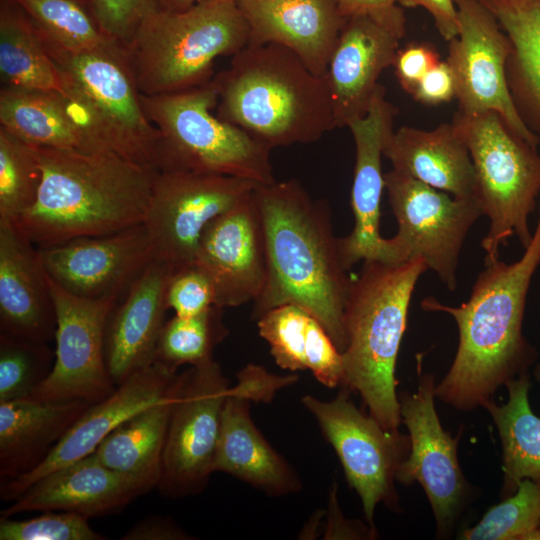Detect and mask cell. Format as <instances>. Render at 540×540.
I'll return each instance as SVG.
<instances>
[{"label":"cell","instance_id":"cell-1","mask_svg":"<svg viewBox=\"0 0 540 540\" xmlns=\"http://www.w3.org/2000/svg\"><path fill=\"white\" fill-rule=\"evenodd\" d=\"M540 264V210L533 237L513 263L484 259L467 301L449 306L434 297L421 301L425 311L450 314L457 323L459 344L453 363L435 387L442 402L471 411L493 399L497 389L527 373L536 349L522 332L526 298Z\"/></svg>","mask_w":540,"mask_h":540},{"label":"cell","instance_id":"cell-2","mask_svg":"<svg viewBox=\"0 0 540 540\" xmlns=\"http://www.w3.org/2000/svg\"><path fill=\"white\" fill-rule=\"evenodd\" d=\"M255 198L264 227L267 278L253 301L252 318L282 304L298 305L323 325L343 353L344 309L352 278L328 204L314 200L296 179L259 185Z\"/></svg>","mask_w":540,"mask_h":540},{"label":"cell","instance_id":"cell-3","mask_svg":"<svg viewBox=\"0 0 540 540\" xmlns=\"http://www.w3.org/2000/svg\"><path fill=\"white\" fill-rule=\"evenodd\" d=\"M34 148L41 185L13 223L38 248L144 223L158 171L110 151Z\"/></svg>","mask_w":540,"mask_h":540},{"label":"cell","instance_id":"cell-4","mask_svg":"<svg viewBox=\"0 0 540 540\" xmlns=\"http://www.w3.org/2000/svg\"><path fill=\"white\" fill-rule=\"evenodd\" d=\"M212 79L216 115L271 149L316 142L337 128L325 78L281 45H247Z\"/></svg>","mask_w":540,"mask_h":540},{"label":"cell","instance_id":"cell-5","mask_svg":"<svg viewBox=\"0 0 540 540\" xmlns=\"http://www.w3.org/2000/svg\"><path fill=\"white\" fill-rule=\"evenodd\" d=\"M428 269L418 257L403 263L364 260L352 278L345 309L347 345L341 386L358 393L388 431L402 423L395 368L416 283Z\"/></svg>","mask_w":540,"mask_h":540},{"label":"cell","instance_id":"cell-6","mask_svg":"<svg viewBox=\"0 0 540 540\" xmlns=\"http://www.w3.org/2000/svg\"><path fill=\"white\" fill-rule=\"evenodd\" d=\"M249 43L237 0H213L181 12L152 9L124 51L138 90L153 96L203 85L214 62Z\"/></svg>","mask_w":540,"mask_h":540},{"label":"cell","instance_id":"cell-7","mask_svg":"<svg viewBox=\"0 0 540 540\" xmlns=\"http://www.w3.org/2000/svg\"><path fill=\"white\" fill-rule=\"evenodd\" d=\"M141 102L161 136L159 171L183 170L275 182L272 149L212 113L218 102L209 82L187 90L143 95Z\"/></svg>","mask_w":540,"mask_h":540},{"label":"cell","instance_id":"cell-8","mask_svg":"<svg viewBox=\"0 0 540 540\" xmlns=\"http://www.w3.org/2000/svg\"><path fill=\"white\" fill-rule=\"evenodd\" d=\"M45 49L96 149L159 171L161 136L144 111L125 54Z\"/></svg>","mask_w":540,"mask_h":540},{"label":"cell","instance_id":"cell-9","mask_svg":"<svg viewBox=\"0 0 540 540\" xmlns=\"http://www.w3.org/2000/svg\"><path fill=\"white\" fill-rule=\"evenodd\" d=\"M475 171V195L489 218L482 239L484 259L499 258V248L515 236L525 249L532 240L529 217L540 193V155L519 138L499 114H456Z\"/></svg>","mask_w":540,"mask_h":540},{"label":"cell","instance_id":"cell-10","mask_svg":"<svg viewBox=\"0 0 540 540\" xmlns=\"http://www.w3.org/2000/svg\"><path fill=\"white\" fill-rule=\"evenodd\" d=\"M384 182L398 224L388 238L391 263L420 257L450 291L456 290L464 240L484 215L478 198L452 196L394 169L384 174Z\"/></svg>","mask_w":540,"mask_h":540},{"label":"cell","instance_id":"cell-11","mask_svg":"<svg viewBox=\"0 0 540 540\" xmlns=\"http://www.w3.org/2000/svg\"><path fill=\"white\" fill-rule=\"evenodd\" d=\"M230 387L214 359L179 374L156 488L162 496L186 497L206 487L214 473L222 412Z\"/></svg>","mask_w":540,"mask_h":540},{"label":"cell","instance_id":"cell-12","mask_svg":"<svg viewBox=\"0 0 540 540\" xmlns=\"http://www.w3.org/2000/svg\"><path fill=\"white\" fill-rule=\"evenodd\" d=\"M350 393L342 387L330 401L305 395L301 403L335 450L349 486L361 499L367 523L375 529L374 514L379 503L400 511L396 473L409 455L410 438L399 430H386L370 414H364Z\"/></svg>","mask_w":540,"mask_h":540},{"label":"cell","instance_id":"cell-13","mask_svg":"<svg viewBox=\"0 0 540 540\" xmlns=\"http://www.w3.org/2000/svg\"><path fill=\"white\" fill-rule=\"evenodd\" d=\"M259 185L220 174L158 171L144 221L153 260L172 271L194 264L206 226L244 201Z\"/></svg>","mask_w":540,"mask_h":540},{"label":"cell","instance_id":"cell-14","mask_svg":"<svg viewBox=\"0 0 540 540\" xmlns=\"http://www.w3.org/2000/svg\"><path fill=\"white\" fill-rule=\"evenodd\" d=\"M459 33L449 41L447 62L456 81L459 113L496 112L519 138L531 146L540 139L525 124L512 98L507 79L511 43L494 14L476 0H454Z\"/></svg>","mask_w":540,"mask_h":540},{"label":"cell","instance_id":"cell-15","mask_svg":"<svg viewBox=\"0 0 540 540\" xmlns=\"http://www.w3.org/2000/svg\"><path fill=\"white\" fill-rule=\"evenodd\" d=\"M415 393L398 396L402 423L410 438V452L396 473L403 485L418 482L432 508L439 536L448 535L467 501L470 486L457 456L458 439L451 437L440 423L435 409V378L418 365Z\"/></svg>","mask_w":540,"mask_h":540},{"label":"cell","instance_id":"cell-16","mask_svg":"<svg viewBox=\"0 0 540 540\" xmlns=\"http://www.w3.org/2000/svg\"><path fill=\"white\" fill-rule=\"evenodd\" d=\"M50 283L57 316L55 361L27 399L99 402L117 387L106 367L104 346L107 322L119 300L81 298Z\"/></svg>","mask_w":540,"mask_h":540},{"label":"cell","instance_id":"cell-17","mask_svg":"<svg viewBox=\"0 0 540 540\" xmlns=\"http://www.w3.org/2000/svg\"><path fill=\"white\" fill-rule=\"evenodd\" d=\"M38 249L50 279L86 299L120 300L153 260L144 223Z\"/></svg>","mask_w":540,"mask_h":540},{"label":"cell","instance_id":"cell-18","mask_svg":"<svg viewBox=\"0 0 540 540\" xmlns=\"http://www.w3.org/2000/svg\"><path fill=\"white\" fill-rule=\"evenodd\" d=\"M255 190L213 219L200 237L194 264L212 281L221 308L253 302L266 283V242Z\"/></svg>","mask_w":540,"mask_h":540},{"label":"cell","instance_id":"cell-19","mask_svg":"<svg viewBox=\"0 0 540 540\" xmlns=\"http://www.w3.org/2000/svg\"><path fill=\"white\" fill-rule=\"evenodd\" d=\"M178 379L177 371L158 362L133 374L107 398L90 404L38 466L2 483L1 498L13 501L44 475L93 453L127 419L169 397Z\"/></svg>","mask_w":540,"mask_h":540},{"label":"cell","instance_id":"cell-20","mask_svg":"<svg viewBox=\"0 0 540 540\" xmlns=\"http://www.w3.org/2000/svg\"><path fill=\"white\" fill-rule=\"evenodd\" d=\"M396 107L380 84L367 113L353 120L350 129L355 143V168L351 190L354 227L340 238V251L348 270L364 260L390 263L389 240L380 235V203L385 188L381 160L394 132Z\"/></svg>","mask_w":540,"mask_h":540},{"label":"cell","instance_id":"cell-21","mask_svg":"<svg viewBox=\"0 0 540 540\" xmlns=\"http://www.w3.org/2000/svg\"><path fill=\"white\" fill-rule=\"evenodd\" d=\"M56 307L38 247L15 225L0 220V334L48 342Z\"/></svg>","mask_w":540,"mask_h":540},{"label":"cell","instance_id":"cell-22","mask_svg":"<svg viewBox=\"0 0 540 540\" xmlns=\"http://www.w3.org/2000/svg\"><path fill=\"white\" fill-rule=\"evenodd\" d=\"M402 37L368 16L345 19L324 76L337 128L367 113L378 78L393 65Z\"/></svg>","mask_w":540,"mask_h":540},{"label":"cell","instance_id":"cell-23","mask_svg":"<svg viewBox=\"0 0 540 540\" xmlns=\"http://www.w3.org/2000/svg\"><path fill=\"white\" fill-rule=\"evenodd\" d=\"M149 491L143 483L104 465L93 452L35 481L1 514L67 511L89 519L117 512Z\"/></svg>","mask_w":540,"mask_h":540},{"label":"cell","instance_id":"cell-24","mask_svg":"<svg viewBox=\"0 0 540 540\" xmlns=\"http://www.w3.org/2000/svg\"><path fill=\"white\" fill-rule=\"evenodd\" d=\"M172 270L152 260L113 308L105 331V361L116 386L154 363L169 310L166 285Z\"/></svg>","mask_w":540,"mask_h":540},{"label":"cell","instance_id":"cell-25","mask_svg":"<svg viewBox=\"0 0 540 540\" xmlns=\"http://www.w3.org/2000/svg\"><path fill=\"white\" fill-rule=\"evenodd\" d=\"M249 27L248 45H281L324 77L345 19L338 0H237Z\"/></svg>","mask_w":540,"mask_h":540},{"label":"cell","instance_id":"cell-26","mask_svg":"<svg viewBox=\"0 0 540 540\" xmlns=\"http://www.w3.org/2000/svg\"><path fill=\"white\" fill-rule=\"evenodd\" d=\"M249 396L231 386L221 420L214 472L230 474L271 496L302 489L291 465L264 438L250 416Z\"/></svg>","mask_w":540,"mask_h":540},{"label":"cell","instance_id":"cell-27","mask_svg":"<svg viewBox=\"0 0 540 540\" xmlns=\"http://www.w3.org/2000/svg\"><path fill=\"white\" fill-rule=\"evenodd\" d=\"M393 169L455 197L475 195L476 179L464 135L453 120L432 130L402 126L384 149Z\"/></svg>","mask_w":540,"mask_h":540},{"label":"cell","instance_id":"cell-28","mask_svg":"<svg viewBox=\"0 0 540 540\" xmlns=\"http://www.w3.org/2000/svg\"><path fill=\"white\" fill-rule=\"evenodd\" d=\"M89 405L84 400L0 403L1 482L38 466Z\"/></svg>","mask_w":540,"mask_h":540},{"label":"cell","instance_id":"cell-29","mask_svg":"<svg viewBox=\"0 0 540 540\" xmlns=\"http://www.w3.org/2000/svg\"><path fill=\"white\" fill-rule=\"evenodd\" d=\"M0 127L35 147L100 152L62 93L1 87Z\"/></svg>","mask_w":540,"mask_h":540},{"label":"cell","instance_id":"cell-30","mask_svg":"<svg viewBox=\"0 0 540 540\" xmlns=\"http://www.w3.org/2000/svg\"><path fill=\"white\" fill-rule=\"evenodd\" d=\"M176 389L177 386L169 397L138 412L108 434L94 451L97 458L150 490L157 488Z\"/></svg>","mask_w":540,"mask_h":540},{"label":"cell","instance_id":"cell-31","mask_svg":"<svg viewBox=\"0 0 540 540\" xmlns=\"http://www.w3.org/2000/svg\"><path fill=\"white\" fill-rule=\"evenodd\" d=\"M508 401L483 403L491 415L502 444L501 498L513 495L523 479L540 480V417L529 403L530 375L524 373L505 384Z\"/></svg>","mask_w":540,"mask_h":540},{"label":"cell","instance_id":"cell-32","mask_svg":"<svg viewBox=\"0 0 540 540\" xmlns=\"http://www.w3.org/2000/svg\"><path fill=\"white\" fill-rule=\"evenodd\" d=\"M490 11L511 43L506 72L512 98L540 139V3L506 2Z\"/></svg>","mask_w":540,"mask_h":540},{"label":"cell","instance_id":"cell-33","mask_svg":"<svg viewBox=\"0 0 540 540\" xmlns=\"http://www.w3.org/2000/svg\"><path fill=\"white\" fill-rule=\"evenodd\" d=\"M1 87L64 94L61 75L23 10L0 0Z\"/></svg>","mask_w":540,"mask_h":540},{"label":"cell","instance_id":"cell-34","mask_svg":"<svg viewBox=\"0 0 540 540\" xmlns=\"http://www.w3.org/2000/svg\"><path fill=\"white\" fill-rule=\"evenodd\" d=\"M45 47L69 52L125 54L101 27L85 0H13Z\"/></svg>","mask_w":540,"mask_h":540},{"label":"cell","instance_id":"cell-35","mask_svg":"<svg viewBox=\"0 0 540 540\" xmlns=\"http://www.w3.org/2000/svg\"><path fill=\"white\" fill-rule=\"evenodd\" d=\"M223 309L213 305L195 315H174L167 320L157 342L154 362L177 371L182 365L196 366L213 359L214 349L229 333Z\"/></svg>","mask_w":540,"mask_h":540},{"label":"cell","instance_id":"cell-36","mask_svg":"<svg viewBox=\"0 0 540 540\" xmlns=\"http://www.w3.org/2000/svg\"><path fill=\"white\" fill-rule=\"evenodd\" d=\"M41 179L34 146L0 127V220L13 222L29 210Z\"/></svg>","mask_w":540,"mask_h":540},{"label":"cell","instance_id":"cell-37","mask_svg":"<svg viewBox=\"0 0 540 540\" xmlns=\"http://www.w3.org/2000/svg\"><path fill=\"white\" fill-rule=\"evenodd\" d=\"M54 361L55 351L47 342L0 334V403L29 398Z\"/></svg>","mask_w":540,"mask_h":540},{"label":"cell","instance_id":"cell-38","mask_svg":"<svg viewBox=\"0 0 540 540\" xmlns=\"http://www.w3.org/2000/svg\"><path fill=\"white\" fill-rule=\"evenodd\" d=\"M540 528V480L523 479L516 492L492 506L460 539L527 540Z\"/></svg>","mask_w":540,"mask_h":540},{"label":"cell","instance_id":"cell-39","mask_svg":"<svg viewBox=\"0 0 540 540\" xmlns=\"http://www.w3.org/2000/svg\"><path fill=\"white\" fill-rule=\"evenodd\" d=\"M314 316L304 308L287 303L259 317V335L269 344L275 363L292 372L307 370L309 326Z\"/></svg>","mask_w":540,"mask_h":540},{"label":"cell","instance_id":"cell-40","mask_svg":"<svg viewBox=\"0 0 540 540\" xmlns=\"http://www.w3.org/2000/svg\"><path fill=\"white\" fill-rule=\"evenodd\" d=\"M88 518L73 512L45 511L23 521L0 519V540H103Z\"/></svg>","mask_w":540,"mask_h":540},{"label":"cell","instance_id":"cell-41","mask_svg":"<svg viewBox=\"0 0 540 540\" xmlns=\"http://www.w3.org/2000/svg\"><path fill=\"white\" fill-rule=\"evenodd\" d=\"M165 298L168 309L179 316L201 313L215 305L216 301L212 281L195 264L171 272Z\"/></svg>","mask_w":540,"mask_h":540},{"label":"cell","instance_id":"cell-42","mask_svg":"<svg viewBox=\"0 0 540 540\" xmlns=\"http://www.w3.org/2000/svg\"><path fill=\"white\" fill-rule=\"evenodd\" d=\"M103 30L123 49L145 15L155 9L153 0H89Z\"/></svg>","mask_w":540,"mask_h":540},{"label":"cell","instance_id":"cell-43","mask_svg":"<svg viewBox=\"0 0 540 540\" xmlns=\"http://www.w3.org/2000/svg\"><path fill=\"white\" fill-rule=\"evenodd\" d=\"M306 366L324 386L335 388L344 377L343 354L314 317L309 326Z\"/></svg>","mask_w":540,"mask_h":540},{"label":"cell","instance_id":"cell-44","mask_svg":"<svg viewBox=\"0 0 540 540\" xmlns=\"http://www.w3.org/2000/svg\"><path fill=\"white\" fill-rule=\"evenodd\" d=\"M439 61V55L432 46L412 43L398 49L392 66L401 87L412 95L419 81Z\"/></svg>","mask_w":540,"mask_h":540},{"label":"cell","instance_id":"cell-45","mask_svg":"<svg viewBox=\"0 0 540 540\" xmlns=\"http://www.w3.org/2000/svg\"><path fill=\"white\" fill-rule=\"evenodd\" d=\"M398 0H338L344 18L364 15L400 35L405 33V16Z\"/></svg>","mask_w":540,"mask_h":540},{"label":"cell","instance_id":"cell-46","mask_svg":"<svg viewBox=\"0 0 540 540\" xmlns=\"http://www.w3.org/2000/svg\"><path fill=\"white\" fill-rule=\"evenodd\" d=\"M412 96L415 100L436 105L456 97V81L447 61H439L419 81Z\"/></svg>","mask_w":540,"mask_h":540},{"label":"cell","instance_id":"cell-47","mask_svg":"<svg viewBox=\"0 0 540 540\" xmlns=\"http://www.w3.org/2000/svg\"><path fill=\"white\" fill-rule=\"evenodd\" d=\"M297 380L296 375L280 377L267 372L263 367L247 365L238 374L236 388L246 393L251 401H270L275 391L291 385Z\"/></svg>","mask_w":540,"mask_h":540},{"label":"cell","instance_id":"cell-48","mask_svg":"<svg viewBox=\"0 0 540 540\" xmlns=\"http://www.w3.org/2000/svg\"><path fill=\"white\" fill-rule=\"evenodd\" d=\"M405 7H422L433 17L435 25L446 41H451L459 33V19L454 0H398Z\"/></svg>","mask_w":540,"mask_h":540},{"label":"cell","instance_id":"cell-49","mask_svg":"<svg viewBox=\"0 0 540 540\" xmlns=\"http://www.w3.org/2000/svg\"><path fill=\"white\" fill-rule=\"evenodd\" d=\"M189 538L171 519L158 516L140 521L122 537L124 540H187Z\"/></svg>","mask_w":540,"mask_h":540},{"label":"cell","instance_id":"cell-50","mask_svg":"<svg viewBox=\"0 0 540 540\" xmlns=\"http://www.w3.org/2000/svg\"><path fill=\"white\" fill-rule=\"evenodd\" d=\"M213 0H153L155 9L181 12Z\"/></svg>","mask_w":540,"mask_h":540},{"label":"cell","instance_id":"cell-51","mask_svg":"<svg viewBox=\"0 0 540 540\" xmlns=\"http://www.w3.org/2000/svg\"><path fill=\"white\" fill-rule=\"evenodd\" d=\"M486 6L489 10L494 9L500 4L507 2L508 0H476Z\"/></svg>","mask_w":540,"mask_h":540},{"label":"cell","instance_id":"cell-52","mask_svg":"<svg viewBox=\"0 0 540 540\" xmlns=\"http://www.w3.org/2000/svg\"><path fill=\"white\" fill-rule=\"evenodd\" d=\"M533 374L537 382L540 384V363L535 366Z\"/></svg>","mask_w":540,"mask_h":540},{"label":"cell","instance_id":"cell-53","mask_svg":"<svg viewBox=\"0 0 540 540\" xmlns=\"http://www.w3.org/2000/svg\"><path fill=\"white\" fill-rule=\"evenodd\" d=\"M507 2H517V3H540V0H508ZM506 3V2H505ZM501 5V4H500ZM499 6V5H498Z\"/></svg>","mask_w":540,"mask_h":540},{"label":"cell","instance_id":"cell-54","mask_svg":"<svg viewBox=\"0 0 540 540\" xmlns=\"http://www.w3.org/2000/svg\"><path fill=\"white\" fill-rule=\"evenodd\" d=\"M85 1H87L90 4L89 0H85Z\"/></svg>","mask_w":540,"mask_h":540}]
</instances>
